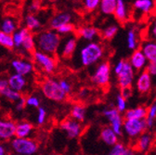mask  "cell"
<instances>
[{
    "mask_svg": "<svg viewBox=\"0 0 156 155\" xmlns=\"http://www.w3.org/2000/svg\"><path fill=\"white\" fill-rule=\"evenodd\" d=\"M58 83H60V86L62 88V90L67 95H70L72 93V91H73V86L70 83V81H68L66 78H62V79L58 80Z\"/></svg>",
    "mask_w": 156,
    "mask_h": 155,
    "instance_id": "cell-43",
    "label": "cell"
},
{
    "mask_svg": "<svg viewBox=\"0 0 156 155\" xmlns=\"http://www.w3.org/2000/svg\"><path fill=\"white\" fill-rule=\"evenodd\" d=\"M116 5H117V0H101L99 9L101 13L103 15L106 16L113 15Z\"/></svg>",
    "mask_w": 156,
    "mask_h": 155,
    "instance_id": "cell-32",
    "label": "cell"
},
{
    "mask_svg": "<svg viewBox=\"0 0 156 155\" xmlns=\"http://www.w3.org/2000/svg\"><path fill=\"white\" fill-rule=\"evenodd\" d=\"M18 155H23V154H18Z\"/></svg>",
    "mask_w": 156,
    "mask_h": 155,
    "instance_id": "cell-55",
    "label": "cell"
},
{
    "mask_svg": "<svg viewBox=\"0 0 156 155\" xmlns=\"http://www.w3.org/2000/svg\"><path fill=\"white\" fill-rule=\"evenodd\" d=\"M118 137L111 126H105L101 131V139L108 146H113L118 141Z\"/></svg>",
    "mask_w": 156,
    "mask_h": 155,
    "instance_id": "cell-23",
    "label": "cell"
},
{
    "mask_svg": "<svg viewBox=\"0 0 156 155\" xmlns=\"http://www.w3.org/2000/svg\"><path fill=\"white\" fill-rule=\"evenodd\" d=\"M115 20L121 24H125L130 18V10L126 5V0H117V5L113 13Z\"/></svg>",
    "mask_w": 156,
    "mask_h": 155,
    "instance_id": "cell-18",
    "label": "cell"
},
{
    "mask_svg": "<svg viewBox=\"0 0 156 155\" xmlns=\"http://www.w3.org/2000/svg\"><path fill=\"white\" fill-rule=\"evenodd\" d=\"M9 84L10 88L22 93L26 89L28 86V81L26 76L13 72L9 76Z\"/></svg>",
    "mask_w": 156,
    "mask_h": 155,
    "instance_id": "cell-19",
    "label": "cell"
},
{
    "mask_svg": "<svg viewBox=\"0 0 156 155\" xmlns=\"http://www.w3.org/2000/svg\"><path fill=\"white\" fill-rule=\"evenodd\" d=\"M41 2L39 1V0H33L31 2V4L29 5V8H28V11L29 13H32V14H36L40 11L41 9Z\"/></svg>",
    "mask_w": 156,
    "mask_h": 155,
    "instance_id": "cell-45",
    "label": "cell"
},
{
    "mask_svg": "<svg viewBox=\"0 0 156 155\" xmlns=\"http://www.w3.org/2000/svg\"><path fill=\"white\" fill-rule=\"evenodd\" d=\"M78 46V37L76 34H71L66 36L64 40H62V45L58 49L60 57L64 60L71 59L76 52Z\"/></svg>",
    "mask_w": 156,
    "mask_h": 155,
    "instance_id": "cell-10",
    "label": "cell"
},
{
    "mask_svg": "<svg viewBox=\"0 0 156 155\" xmlns=\"http://www.w3.org/2000/svg\"><path fill=\"white\" fill-rule=\"evenodd\" d=\"M18 30L17 22L13 18L6 17L0 23V31H2L6 33L13 34Z\"/></svg>",
    "mask_w": 156,
    "mask_h": 155,
    "instance_id": "cell-30",
    "label": "cell"
},
{
    "mask_svg": "<svg viewBox=\"0 0 156 155\" xmlns=\"http://www.w3.org/2000/svg\"><path fill=\"white\" fill-rule=\"evenodd\" d=\"M0 96L4 97V98H6L7 100H10L12 102L18 101L23 97V95L21 94V92H18L16 90H13L10 87H8L7 89H5L1 94H0Z\"/></svg>",
    "mask_w": 156,
    "mask_h": 155,
    "instance_id": "cell-35",
    "label": "cell"
},
{
    "mask_svg": "<svg viewBox=\"0 0 156 155\" xmlns=\"http://www.w3.org/2000/svg\"><path fill=\"white\" fill-rule=\"evenodd\" d=\"M16 124L10 120H0V139H9L16 133Z\"/></svg>",
    "mask_w": 156,
    "mask_h": 155,
    "instance_id": "cell-20",
    "label": "cell"
},
{
    "mask_svg": "<svg viewBox=\"0 0 156 155\" xmlns=\"http://www.w3.org/2000/svg\"><path fill=\"white\" fill-rule=\"evenodd\" d=\"M119 31V26L116 23H110L101 30V37L103 40L110 41L117 34Z\"/></svg>",
    "mask_w": 156,
    "mask_h": 155,
    "instance_id": "cell-29",
    "label": "cell"
},
{
    "mask_svg": "<svg viewBox=\"0 0 156 155\" xmlns=\"http://www.w3.org/2000/svg\"><path fill=\"white\" fill-rule=\"evenodd\" d=\"M126 46L129 50H136L140 48V41H139V33L138 29L134 26L128 28L126 33Z\"/></svg>",
    "mask_w": 156,
    "mask_h": 155,
    "instance_id": "cell-22",
    "label": "cell"
},
{
    "mask_svg": "<svg viewBox=\"0 0 156 155\" xmlns=\"http://www.w3.org/2000/svg\"><path fill=\"white\" fill-rule=\"evenodd\" d=\"M155 150H156V149H155Z\"/></svg>",
    "mask_w": 156,
    "mask_h": 155,
    "instance_id": "cell-56",
    "label": "cell"
},
{
    "mask_svg": "<svg viewBox=\"0 0 156 155\" xmlns=\"http://www.w3.org/2000/svg\"><path fill=\"white\" fill-rule=\"evenodd\" d=\"M41 91L45 98L54 102H63L68 98V95L61 87L58 80L51 77L42 82Z\"/></svg>",
    "mask_w": 156,
    "mask_h": 155,
    "instance_id": "cell-3",
    "label": "cell"
},
{
    "mask_svg": "<svg viewBox=\"0 0 156 155\" xmlns=\"http://www.w3.org/2000/svg\"><path fill=\"white\" fill-rule=\"evenodd\" d=\"M6 154V150H5V148L3 146L0 145V155H5Z\"/></svg>",
    "mask_w": 156,
    "mask_h": 155,
    "instance_id": "cell-52",
    "label": "cell"
},
{
    "mask_svg": "<svg viewBox=\"0 0 156 155\" xmlns=\"http://www.w3.org/2000/svg\"><path fill=\"white\" fill-rule=\"evenodd\" d=\"M136 72L133 69L129 62L126 61L122 71L118 75H116L117 85H118L120 89L126 87H132L136 80Z\"/></svg>",
    "mask_w": 156,
    "mask_h": 155,
    "instance_id": "cell-9",
    "label": "cell"
},
{
    "mask_svg": "<svg viewBox=\"0 0 156 155\" xmlns=\"http://www.w3.org/2000/svg\"><path fill=\"white\" fill-rule=\"evenodd\" d=\"M26 106V98L24 97H22L18 101H16V105H15V110L17 111H22Z\"/></svg>",
    "mask_w": 156,
    "mask_h": 155,
    "instance_id": "cell-47",
    "label": "cell"
},
{
    "mask_svg": "<svg viewBox=\"0 0 156 155\" xmlns=\"http://www.w3.org/2000/svg\"><path fill=\"white\" fill-rule=\"evenodd\" d=\"M104 54L105 48L101 42H87L78 49L77 62L81 67H91L101 62Z\"/></svg>",
    "mask_w": 156,
    "mask_h": 155,
    "instance_id": "cell-1",
    "label": "cell"
},
{
    "mask_svg": "<svg viewBox=\"0 0 156 155\" xmlns=\"http://www.w3.org/2000/svg\"><path fill=\"white\" fill-rule=\"evenodd\" d=\"M153 78V77H156V62H149L146 69H145Z\"/></svg>",
    "mask_w": 156,
    "mask_h": 155,
    "instance_id": "cell-46",
    "label": "cell"
},
{
    "mask_svg": "<svg viewBox=\"0 0 156 155\" xmlns=\"http://www.w3.org/2000/svg\"><path fill=\"white\" fill-rule=\"evenodd\" d=\"M115 108L118 110L120 112H125L127 110V100L125 99L121 95V93H118L115 98Z\"/></svg>",
    "mask_w": 156,
    "mask_h": 155,
    "instance_id": "cell-39",
    "label": "cell"
},
{
    "mask_svg": "<svg viewBox=\"0 0 156 155\" xmlns=\"http://www.w3.org/2000/svg\"><path fill=\"white\" fill-rule=\"evenodd\" d=\"M148 129V125L145 119H125L123 130L127 137L134 139L140 136Z\"/></svg>",
    "mask_w": 156,
    "mask_h": 155,
    "instance_id": "cell-6",
    "label": "cell"
},
{
    "mask_svg": "<svg viewBox=\"0 0 156 155\" xmlns=\"http://www.w3.org/2000/svg\"><path fill=\"white\" fill-rule=\"evenodd\" d=\"M21 49H23L26 53H30L31 55L36 49L35 36L33 34V32H31L30 30L28 31V33H26V35L24 37Z\"/></svg>",
    "mask_w": 156,
    "mask_h": 155,
    "instance_id": "cell-28",
    "label": "cell"
},
{
    "mask_svg": "<svg viewBox=\"0 0 156 155\" xmlns=\"http://www.w3.org/2000/svg\"><path fill=\"white\" fill-rule=\"evenodd\" d=\"M140 48L145 54L149 62H156V41L145 39L140 43Z\"/></svg>",
    "mask_w": 156,
    "mask_h": 155,
    "instance_id": "cell-21",
    "label": "cell"
},
{
    "mask_svg": "<svg viewBox=\"0 0 156 155\" xmlns=\"http://www.w3.org/2000/svg\"><path fill=\"white\" fill-rule=\"evenodd\" d=\"M156 9V0H135L133 9L136 13L142 16L151 14Z\"/></svg>",
    "mask_w": 156,
    "mask_h": 155,
    "instance_id": "cell-16",
    "label": "cell"
},
{
    "mask_svg": "<svg viewBox=\"0 0 156 155\" xmlns=\"http://www.w3.org/2000/svg\"><path fill=\"white\" fill-rule=\"evenodd\" d=\"M83 8L87 12H93L100 8L101 0H83Z\"/></svg>",
    "mask_w": 156,
    "mask_h": 155,
    "instance_id": "cell-37",
    "label": "cell"
},
{
    "mask_svg": "<svg viewBox=\"0 0 156 155\" xmlns=\"http://www.w3.org/2000/svg\"><path fill=\"white\" fill-rule=\"evenodd\" d=\"M62 42V35L53 29L41 31L35 36L36 49L51 55H56L58 52Z\"/></svg>",
    "mask_w": 156,
    "mask_h": 155,
    "instance_id": "cell-2",
    "label": "cell"
},
{
    "mask_svg": "<svg viewBox=\"0 0 156 155\" xmlns=\"http://www.w3.org/2000/svg\"><path fill=\"white\" fill-rule=\"evenodd\" d=\"M40 99L36 95H30L26 98V106L33 107V108H39L40 107Z\"/></svg>",
    "mask_w": 156,
    "mask_h": 155,
    "instance_id": "cell-41",
    "label": "cell"
},
{
    "mask_svg": "<svg viewBox=\"0 0 156 155\" xmlns=\"http://www.w3.org/2000/svg\"><path fill=\"white\" fill-rule=\"evenodd\" d=\"M11 68L16 73L22 74L23 76H28L33 73L34 70V65L32 62L24 59H15L11 62Z\"/></svg>",
    "mask_w": 156,
    "mask_h": 155,
    "instance_id": "cell-15",
    "label": "cell"
},
{
    "mask_svg": "<svg viewBox=\"0 0 156 155\" xmlns=\"http://www.w3.org/2000/svg\"><path fill=\"white\" fill-rule=\"evenodd\" d=\"M73 21V15L68 11H61L56 13L49 21V27L53 30H58L61 26L70 23Z\"/></svg>",
    "mask_w": 156,
    "mask_h": 155,
    "instance_id": "cell-17",
    "label": "cell"
},
{
    "mask_svg": "<svg viewBox=\"0 0 156 155\" xmlns=\"http://www.w3.org/2000/svg\"><path fill=\"white\" fill-rule=\"evenodd\" d=\"M122 155H136V150L133 148H126Z\"/></svg>",
    "mask_w": 156,
    "mask_h": 155,
    "instance_id": "cell-51",
    "label": "cell"
},
{
    "mask_svg": "<svg viewBox=\"0 0 156 155\" xmlns=\"http://www.w3.org/2000/svg\"><path fill=\"white\" fill-rule=\"evenodd\" d=\"M153 104L155 105V107H156V99H155V100H154V102H153Z\"/></svg>",
    "mask_w": 156,
    "mask_h": 155,
    "instance_id": "cell-53",
    "label": "cell"
},
{
    "mask_svg": "<svg viewBox=\"0 0 156 155\" xmlns=\"http://www.w3.org/2000/svg\"><path fill=\"white\" fill-rule=\"evenodd\" d=\"M70 116L72 118L83 123L86 120V116H87L86 107L81 103L73 104L70 111Z\"/></svg>",
    "mask_w": 156,
    "mask_h": 155,
    "instance_id": "cell-27",
    "label": "cell"
},
{
    "mask_svg": "<svg viewBox=\"0 0 156 155\" xmlns=\"http://www.w3.org/2000/svg\"><path fill=\"white\" fill-rule=\"evenodd\" d=\"M156 119V107L154 104L151 105L148 109V114H147V117H146V123L148 125V128H151L154 125Z\"/></svg>",
    "mask_w": 156,
    "mask_h": 155,
    "instance_id": "cell-40",
    "label": "cell"
},
{
    "mask_svg": "<svg viewBox=\"0 0 156 155\" xmlns=\"http://www.w3.org/2000/svg\"><path fill=\"white\" fill-rule=\"evenodd\" d=\"M102 113L109 121L110 126L113 129V131L118 136H122L125 119L122 115V112H120L115 107H110L104 109Z\"/></svg>",
    "mask_w": 156,
    "mask_h": 155,
    "instance_id": "cell-7",
    "label": "cell"
},
{
    "mask_svg": "<svg viewBox=\"0 0 156 155\" xmlns=\"http://www.w3.org/2000/svg\"><path fill=\"white\" fill-rule=\"evenodd\" d=\"M32 60L47 74H53L58 68V61L55 55L48 54L38 49L32 53Z\"/></svg>",
    "mask_w": 156,
    "mask_h": 155,
    "instance_id": "cell-5",
    "label": "cell"
},
{
    "mask_svg": "<svg viewBox=\"0 0 156 155\" xmlns=\"http://www.w3.org/2000/svg\"><path fill=\"white\" fill-rule=\"evenodd\" d=\"M29 29H27L26 27H22L18 29L13 34V40H14V46L16 48H22V45L23 42V39L26 35V33H28Z\"/></svg>",
    "mask_w": 156,
    "mask_h": 155,
    "instance_id": "cell-33",
    "label": "cell"
},
{
    "mask_svg": "<svg viewBox=\"0 0 156 155\" xmlns=\"http://www.w3.org/2000/svg\"><path fill=\"white\" fill-rule=\"evenodd\" d=\"M12 148L18 154L33 155L38 150V144L31 139L17 138L12 140Z\"/></svg>",
    "mask_w": 156,
    "mask_h": 155,
    "instance_id": "cell-8",
    "label": "cell"
},
{
    "mask_svg": "<svg viewBox=\"0 0 156 155\" xmlns=\"http://www.w3.org/2000/svg\"><path fill=\"white\" fill-rule=\"evenodd\" d=\"M34 126L29 122H21L16 125L15 136L17 138H27L32 133Z\"/></svg>",
    "mask_w": 156,
    "mask_h": 155,
    "instance_id": "cell-31",
    "label": "cell"
},
{
    "mask_svg": "<svg viewBox=\"0 0 156 155\" xmlns=\"http://www.w3.org/2000/svg\"><path fill=\"white\" fill-rule=\"evenodd\" d=\"M60 127L63 132L66 133L69 139H76L83 132L82 123L72 117L64 119L60 124Z\"/></svg>",
    "mask_w": 156,
    "mask_h": 155,
    "instance_id": "cell-11",
    "label": "cell"
},
{
    "mask_svg": "<svg viewBox=\"0 0 156 155\" xmlns=\"http://www.w3.org/2000/svg\"><path fill=\"white\" fill-rule=\"evenodd\" d=\"M0 46L7 49H13L15 46H14V40L12 34L6 33L2 31H0Z\"/></svg>",
    "mask_w": 156,
    "mask_h": 155,
    "instance_id": "cell-34",
    "label": "cell"
},
{
    "mask_svg": "<svg viewBox=\"0 0 156 155\" xmlns=\"http://www.w3.org/2000/svg\"><path fill=\"white\" fill-rule=\"evenodd\" d=\"M75 34L86 42H91L96 41L101 36V31L92 25H82L76 29Z\"/></svg>",
    "mask_w": 156,
    "mask_h": 155,
    "instance_id": "cell-14",
    "label": "cell"
},
{
    "mask_svg": "<svg viewBox=\"0 0 156 155\" xmlns=\"http://www.w3.org/2000/svg\"><path fill=\"white\" fill-rule=\"evenodd\" d=\"M56 31L60 33L62 36H68V35L73 34L76 32V28H75V25L73 23H67V24H64V25L61 26Z\"/></svg>",
    "mask_w": 156,
    "mask_h": 155,
    "instance_id": "cell-38",
    "label": "cell"
},
{
    "mask_svg": "<svg viewBox=\"0 0 156 155\" xmlns=\"http://www.w3.org/2000/svg\"><path fill=\"white\" fill-rule=\"evenodd\" d=\"M88 94H89V91H88V89H87V88H82V89H80V91L78 92V98H79L80 100L82 99H87V97H88Z\"/></svg>",
    "mask_w": 156,
    "mask_h": 155,
    "instance_id": "cell-50",
    "label": "cell"
},
{
    "mask_svg": "<svg viewBox=\"0 0 156 155\" xmlns=\"http://www.w3.org/2000/svg\"><path fill=\"white\" fill-rule=\"evenodd\" d=\"M120 93H121V95L124 97L125 99H126V100H128L131 98V97H132V94H133V92H132V87L122 88L121 91H120Z\"/></svg>",
    "mask_w": 156,
    "mask_h": 155,
    "instance_id": "cell-49",
    "label": "cell"
},
{
    "mask_svg": "<svg viewBox=\"0 0 156 155\" xmlns=\"http://www.w3.org/2000/svg\"><path fill=\"white\" fill-rule=\"evenodd\" d=\"M111 77H112V66L109 62H99L91 76H90V80L93 85L105 89L110 86L111 83Z\"/></svg>",
    "mask_w": 156,
    "mask_h": 155,
    "instance_id": "cell-4",
    "label": "cell"
},
{
    "mask_svg": "<svg viewBox=\"0 0 156 155\" xmlns=\"http://www.w3.org/2000/svg\"><path fill=\"white\" fill-rule=\"evenodd\" d=\"M152 143V138L150 134L147 133H143L141 134L140 137L138 138V140H136L134 150L136 151H140V152H144L146 150H148L151 147Z\"/></svg>",
    "mask_w": 156,
    "mask_h": 155,
    "instance_id": "cell-25",
    "label": "cell"
},
{
    "mask_svg": "<svg viewBox=\"0 0 156 155\" xmlns=\"http://www.w3.org/2000/svg\"><path fill=\"white\" fill-rule=\"evenodd\" d=\"M146 38L156 41V16L151 19L146 30Z\"/></svg>",
    "mask_w": 156,
    "mask_h": 155,
    "instance_id": "cell-36",
    "label": "cell"
},
{
    "mask_svg": "<svg viewBox=\"0 0 156 155\" xmlns=\"http://www.w3.org/2000/svg\"><path fill=\"white\" fill-rule=\"evenodd\" d=\"M38 111H37V124L38 125H43L47 119V111L44 107H39L37 108Z\"/></svg>",
    "mask_w": 156,
    "mask_h": 155,
    "instance_id": "cell-44",
    "label": "cell"
},
{
    "mask_svg": "<svg viewBox=\"0 0 156 155\" xmlns=\"http://www.w3.org/2000/svg\"><path fill=\"white\" fill-rule=\"evenodd\" d=\"M128 62L136 72L144 71L149 63L147 57L140 48H138L132 52Z\"/></svg>",
    "mask_w": 156,
    "mask_h": 155,
    "instance_id": "cell-13",
    "label": "cell"
},
{
    "mask_svg": "<svg viewBox=\"0 0 156 155\" xmlns=\"http://www.w3.org/2000/svg\"><path fill=\"white\" fill-rule=\"evenodd\" d=\"M135 87L140 94L147 95L151 92L152 88V77L146 71L138 72V76L135 80Z\"/></svg>",
    "mask_w": 156,
    "mask_h": 155,
    "instance_id": "cell-12",
    "label": "cell"
},
{
    "mask_svg": "<svg viewBox=\"0 0 156 155\" xmlns=\"http://www.w3.org/2000/svg\"><path fill=\"white\" fill-rule=\"evenodd\" d=\"M148 114V108L145 106H138L128 109L124 112L125 119H146Z\"/></svg>",
    "mask_w": 156,
    "mask_h": 155,
    "instance_id": "cell-24",
    "label": "cell"
},
{
    "mask_svg": "<svg viewBox=\"0 0 156 155\" xmlns=\"http://www.w3.org/2000/svg\"><path fill=\"white\" fill-rule=\"evenodd\" d=\"M24 25L31 32H36L41 29L42 22L35 14L29 13L24 18Z\"/></svg>",
    "mask_w": 156,
    "mask_h": 155,
    "instance_id": "cell-26",
    "label": "cell"
},
{
    "mask_svg": "<svg viewBox=\"0 0 156 155\" xmlns=\"http://www.w3.org/2000/svg\"><path fill=\"white\" fill-rule=\"evenodd\" d=\"M9 87V77L0 76V94H1L5 89Z\"/></svg>",
    "mask_w": 156,
    "mask_h": 155,
    "instance_id": "cell-48",
    "label": "cell"
},
{
    "mask_svg": "<svg viewBox=\"0 0 156 155\" xmlns=\"http://www.w3.org/2000/svg\"><path fill=\"white\" fill-rule=\"evenodd\" d=\"M51 2H56V1H58V0H50Z\"/></svg>",
    "mask_w": 156,
    "mask_h": 155,
    "instance_id": "cell-54",
    "label": "cell"
},
{
    "mask_svg": "<svg viewBox=\"0 0 156 155\" xmlns=\"http://www.w3.org/2000/svg\"><path fill=\"white\" fill-rule=\"evenodd\" d=\"M126 148V147L123 143L117 142L115 145L112 146V148L110 150V152L108 153V155H122L123 152L125 151Z\"/></svg>",
    "mask_w": 156,
    "mask_h": 155,
    "instance_id": "cell-42",
    "label": "cell"
}]
</instances>
